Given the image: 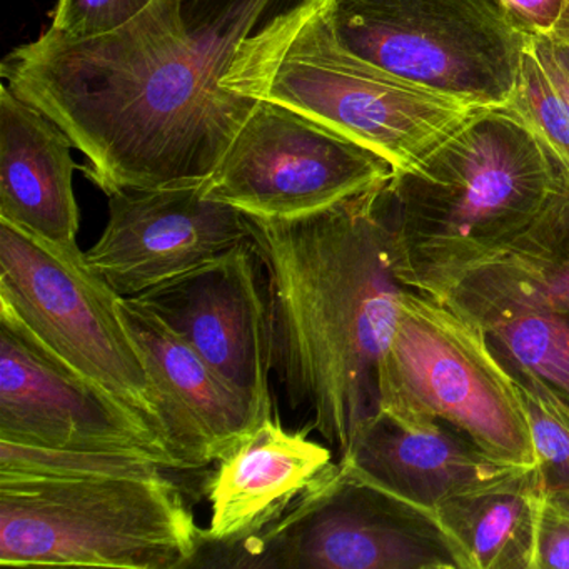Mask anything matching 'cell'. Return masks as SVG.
Listing matches in <instances>:
<instances>
[{"mask_svg":"<svg viewBox=\"0 0 569 569\" xmlns=\"http://www.w3.org/2000/svg\"><path fill=\"white\" fill-rule=\"evenodd\" d=\"M208 485L211 519L202 541L232 545L278 521L335 466L331 448L269 418L221 458Z\"/></svg>","mask_w":569,"mask_h":569,"instance_id":"16","label":"cell"},{"mask_svg":"<svg viewBox=\"0 0 569 569\" xmlns=\"http://www.w3.org/2000/svg\"><path fill=\"white\" fill-rule=\"evenodd\" d=\"M555 34L561 36V38L565 39H569V2L568 8H566L565 16H562L561 24H559L558 31H556Z\"/></svg>","mask_w":569,"mask_h":569,"instance_id":"28","label":"cell"},{"mask_svg":"<svg viewBox=\"0 0 569 569\" xmlns=\"http://www.w3.org/2000/svg\"><path fill=\"white\" fill-rule=\"evenodd\" d=\"M68 134L8 84L0 88V219L56 244L78 242Z\"/></svg>","mask_w":569,"mask_h":569,"instance_id":"17","label":"cell"},{"mask_svg":"<svg viewBox=\"0 0 569 569\" xmlns=\"http://www.w3.org/2000/svg\"><path fill=\"white\" fill-rule=\"evenodd\" d=\"M395 174L378 152L316 119L259 99L204 194L244 214L288 219L329 208Z\"/></svg>","mask_w":569,"mask_h":569,"instance_id":"10","label":"cell"},{"mask_svg":"<svg viewBox=\"0 0 569 569\" xmlns=\"http://www.w3.org/2000/svg\"><path fill=\"white\" fill-rule=\"evenodd\" d=\"M541 498L531 466L448 499L435 516L461 569H535Z\"/></svg>","mask_w":569,"mask_h":569,"instance_id":"19","label":"cell"},{"mask_svg":"<svg viewBox=\"0 0 569 569\" xmlns=\"http://www.w3.org/2000/svg\"><path fill=\"white\" fill-rule=\"evenodd\" d=\"M536 224L498 261L469 274L445 305L466 318L532 309L569 319V172Z\"/></svg>","mask_w":569,"mask_h":569,"instance_id":"18","label":"cell"},{"mask_svg":"<svg viewBox=\"0 0 569 569\" xmlns=\"http://www.w3.org/2000/svg\"><path fill=\"white\" fill-rule=\"evenodd\" d=\"M378 389L379 408L442 419L498 461L538 466L511 375L485 329L445 302L415 291L402 295Z\"/></svg>","mask_w":569,"mask_h":569,"instance_id":"8","label":"cell"},{"mask_svg":"<svg viewBox=\"0 0 569 569\" xmlns=\"http://www.w3.org/2000/svg\"><path fill=\"white\" fill-rule=\"evenodd\" d=\"M321 6L271 52L259 99L296 109L378 152L395 172L415 168L485 109L419 88L349 54L336 44Z\"/></svg>","mask_w":569,"mask_h":569,"instance_id":"7","label":"cell"},{"mask_svg":"<svg viewBox=\"0 0 569 569\" xmlns=\"http://www.w3.org/2000/svg\"><path fill=\"white\" fill-rule=\"evenodd\" d=\"M132 299L178 332L262 418H272L271 298L251 239Z\"/></svg>","mask_w":569,"mask_h":569,"instance_id":"11","label":"cell"},{"mask_svg":"<svg viewBox=\"0 0 569 569\" xmlns=\"http://www.w3.org/2000/svg\"><path fill=\"white\" fill-rule=\"evenodd\" d=\"M202 529L166 476H0V565L184 569Z\"/></svg>","mask_w":569,"mask_h":569,"instance_id":"4","label":"cell"},{"mask_svg":"<svg viewBox=\"0 0 569 569\" xmlns=\"http://www.w3.org/2000/svg\"><path fill=\"white\" fill-rule=\"evenodd\" d=\"M325 0H152L111 34L49 29L0 74L81 149L102 191L201 184L258 104L279 42Z\"/></svg>","mask_w":569,"mask_h":569,"instance_id":"1","label":"cell"},{"mask_svg":"<svg viewBox=\"0 0 569 569\" xmlns=\"http://www.w3.org/2000/svg\"><path fill=\"white\" fill-rule=\"evenodd\" d=\"M339 461L372 485L431 512L455 496L531 468L498 461L451 422L385 408L359 429Z\"/></svg>","mask_w":569,"mask_h":569,"instance_id":"15","label":"cell"},{"mask_svg":"<svg viewBox=\"0 0 569 569\" xmlns=\"http://www.w3.org/2000/svg\"><path fill=\"white\" fill-rule=\"evenodd\" d=\"M174 469L171 459L152 451L51 449L0 441V476L89 478L152 476Z\"/></svg>","mask_w":569,"mask_h":569,"instance_id":"21","label":"cell"},{"mask_svg":"<svg viewBox=\"0 0 569 569\" xmlns=\"http://www.w3.org/2000/svg\"><path fill=\"white\" fill-rule=\"evenodd\" d=\"M336 44L389 74L478 108H508L526 36L498 0H325Z\"/></svg>","mask_w":569,"mask_h":569,"instance_id":"5","label":"cell"},{"mask_svg":"<svg viewBox=\"0 0 569 569\" xmlns=\"http://www.w3.org/2000/svg\"><path fill=\"white\" fill-rule=\"evenodd\" d=\"M526 38H549L558 31L569 0H498Z\"/></svg>","mask_w":569,"mask_h":569,"instance_id":"26","label":"cell"},{"mask_svg":"<svg viewBox=\"0 0 569 569\" xmlns=\"http://www.w3.org/2000/svg\"><path fill=\"white\" fill-rule=\"evenodd\" d=\"M535 569H569V491H542Z\"/></svg>","mask_w":569,"mask_h":569,"instance_id":"25","label":"cell"},{"mask_svg":"<svg viewBox=\"0 0 569 569\" xmlns=\"http://www.w3.org/2000/svg\"><path fill=\"white\" fill-rule=\"evenodd\" d=\"M559 178L558 162L518 114L479 109L415 168L386 181L398 278L445 302L536 224Z\"/></svg>","mask_w":569,"mask_h":569,"instance_id":"3","label":"cell"},{"mask_svg":"<svg viewBox=\"0 0 569 569\" xmlns=\"http://www.w3.org/2000/svg\"><path fill=\"white\" fill-rule=\"evenodd\" d=\"M485 329L496 358L538 376L569 406V319L532 309H498L469 318Z\"/></svg>","mask_w":569,"mask_h":569,"instance_id":"20","label":"cell"},{"mask_svg":"<svg viewBox=\"0 0 569 569\" xmlns=\"http://www.w3.org/2000/svg\"><path fill=\"white\" fill-rule=\"evenodd\" d=\"M502 366L515 381L528 418L542 491H569L568 402L532 372L516 366Z\"/></svg>","mask_w":569,"mask_h":569,"instance_id":"22","label":"cell"},{"mask_svg":"<svg viewBox=\"0 0 569 569\" xmlns=\"http://www.w3.org/2000/svg\"><path fill=\"white\" fill-rule=\"evenodd\" d=\"M119 299L78 242L56 244L0 219V308L162 441L151 382Z\"/></svg>","mask_w":569,"mask_h":569,"instance_id":"9","label":"cell"},{"mask_svg":"<svg viewBox=\"0 0 569 569\" xmlns=\"http://www.w3.org/2000/svg\"><path fill=\"white\" fill-rule=\"evenodd\" d=\"M119 311L144 362L162 442L176 469L212 465L264 421L249 399L158 315L132 298L119 299Z\"/></svg>","mask_w":569,"mask_h":569,"instance_id":"14","label":"cell"},{"mask_svg":"<svg viewBox=\"0 0 569 569\" xmlns=\"http://www.w3.org/2000/svg\"><path fill=\"white\" fill-rule=\"evenodd\" d=\"M461 569L435 512L335 466L278 521L232 545L202 541L189 568Z\"/></svg>","mask_w":569,"mask_h":569,"instance_id":"6","label":"cell"},{"mask_svg":"<svg viewBox=\"0 0 569 569\" xmlns=\"http://www.w3.org/2000/svg\"><path fill=\"white\" fill-rule=\"evenodd\" d=\"M152 0H59L51 28L74 41L101 38L138 18Z\"/></svg>","mask_w":569,"mask_h":569,"instance_id":"24","label":"cell"},{"mask_svg":"<svg viewBox=\"0 0 569 569\" xmlns=\"http://www.w3.org/2000/svg\"><path fill=\"white\" fill-rule=\"evenodd\" d=\"M528 41L569 109V39L555 34Z\"/></svg>","mask_w":569,"mask_h":569,"instance_id":"27","label":"cell"},{"mask_svg":"<svg viewBox=\"0 0 569 569\" xmlns=\"http://www.w3.org/2000/svg\"><path fill=\"white\" fill-rule=\"evenodd\" d=\"M109 221L86 252L121 298L178 278L249 238L248 214L201 184L108 192Z\"/></svg>","mask_w":569,"mask_h":569,"instance_id":"13","label":"cell"},{"mask_svg":"<svg viewBox=\"0 0 569 569\" xmlns=\"http://www.w3.org/2000/svg\"><path fill=\"white\" fill-rule=\"evenodd\" d=\"M508 109L532 129L555 161L569 172V109L528 38Z\"/></svg>","mask_w":569,"mask_h":569,"instance_id":"23","label":"cell"},{"mask_svg":"<svg viewBox=\"0 0 569 569\" xmlns=\"http://www.w3.org/2000/svg\"><path fill=\"white\" fill-rule=\"evenodd\" d=\"M385 184L298 218L248 214L268 276L276 378L338 459L378 412L379 365L411 291L396 272Z\"/></svg>","mask_w":569,"mask_h":569,"instance_id":"2","label":"cell"},{"mask_svg":"<svg viewBox=\"0 0 569 569\" xmlns=\"http://www.w3.org/2000/svg\"><path fill=\"white\" fill-rule=\"evenodd\" d=\"M0 441L152 451L171 459L144 421L52 355L6 308H0Z\"/></svg>","mask_w":569,"mask_h":569,"instance_id":"12","label":"cell"}]
</instances>
